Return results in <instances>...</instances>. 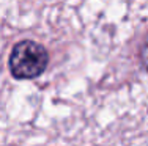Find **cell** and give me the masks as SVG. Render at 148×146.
<instances>
[{
    "label": "cell",
    "instance_id": "6da1fadb",
    "mask_svg": "<svg viewBox=\"0 0 148 146\" xmlns=\"http://www.w3.org/2000/svg\"><path fill=\"white\" fill-rule=\"evenodd\" d=\"M49 52L46 46L33 39H24L11 47L8 68L14 80H33L46 72Z\"/></svg>",
    "mask_w": 148,
    "mask_h": 146
}]
</instances>
